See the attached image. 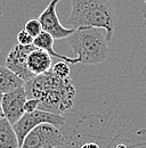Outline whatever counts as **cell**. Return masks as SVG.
I'll return each instance as SVG.
<instances>
[{
    "label": "cell",
    "mask_w": 146,
    "mask_h": 148,
    "mask_svg": "<svg viewBox=\"0 0 146 148\" xmlns=\"http://www.w3.org/2000/svg\"><path fill=\"white\" fill-rule=\"evenodd\" d=\"M28 98L39 100V110L63 115L74 106L76 90L70 77H58L52 71L24 83Z\"/></svg>",
    "instance_id": "1"
},
{
    "label": "cell",
    "mask_w": 146,
    "mask_h": 148,
    "mask_svg": "<svg viewBox=\"0 0 146 148\" xmlns=\"http://www.w3.org/2000/svg\"><path fill=\"white\" fill-rule=\"evenodd\" d=\"M72 9L69 24L72 29L97 27L106 31L107 39H113L115 30V10L110 0H71Z\"/></svg>",
    "instance_id": "2"
},
{
    "label": "cell",
    "mask_w": 146,
    "mask_h": 148,
    "mask_svg": "<svg viewBox=\"0 0 146 148\" xmlns=\"http://www.w3.org/2000/svg\"><path fill=\"white\" fill-rule=\"evenodd\" d=\"M76 54L80 64L98 65L110 55L106 31L97 27H80L65 39Z\"/></svg>",
    "instance_id": "3"
},
{
    "label": "cell",
    "mask_w": 146,
    "mask_h": 148,
    "mask_svg": "<svg viewBox=\"0 0 146 148\" xmlns=\"http://www.w3.org/2000/svg\"><path fill=\"white\" fill-rule=\"evenodd\" d=\"M66 136L53 124H40L32 130L18 148H57L66 146Z\"/></svg>",
    "instance_id": "4"
},
{
    "label": "cell",
    "mask_w": 146,
    "mask_h": 148,
    "mask_svg": "<svg viewBox=\"0 0 146 148\" xmlns=\"http://www.w3.org/2000/svg\"><path fill=\"white\" fill-rule=\"evenodd\" d=\"M67 120L63 115H58L54 113H49L41 110H36L32 113H24L23 116L13 125V129L16 133L18 140V146L23 144L24 138L40 124H53L57 128H62L66 124Z\"/></svg>",
    "instance_id": "5"
},
{
    "label": "cell",
    "mask_w": 146,
    "mask_h": 148,
    "mask_svg": "<svg viewBox=\"0 0 146 148\" xmlns=\"http://www.w3.org/2000/svg\"><path fill=\"white\" fill-rule=\"evenodd\" d=\"M62 0H50L46 9L40 14L39 22L41 24L42 31L49 33L55 40L66 39L69 36H71L75 29L72 27H65L62 25L61 21L57 15V5Z\"/></svg>",
    "instance_id": "6"
},
{
    "label": "cell",
    "mask_w": 146,
    "mask_h": 148,
    "mask_svg": "<svg viewBox=\"0 0 146 148\" xmlns=\"http://www.w3.org/2000/svg\"><path fill=\"white\" fill-rule=\"evenodd\" d=\"M34 48V45L22 46L17 43L9 50L6 57V67L21 77L24 82H28L34 77V75L28 69V56Z\"/></svg>",
    "instance_id": "7"
},
{
    "label": "cell",
    "mask_w": 146,
    "mask_h": 148,
    "mask_svg": "<svg viewBox=\"0 0 146 148\" xmlns=\"http://www.w3.org/2000/svg\"><path fill=\"white\" fill-rule=\"evenodd\" d=\"M28 97L25 92V88L19 87L10 92L3 93L1 99V107L3 117L14 125L24 114V104Z\"/></svg>",
    "instance_id": "8"
},
{
    "label": "cell",
    "mask_w": 146,
    "mask_h": 148,
    "mask_svg": "<svg viewBox=\"0 0 146 148\" xmlns=\"http://www.w3.org/2000/svg\"><path fill=\"white\" fill-rule=\"evenodd\" d=\"M53 59L47 51L34 48L28 56V69L34 76L41 75L52 70Z\"/></svg>",
    "instance_id": "9"
},
{
    "label": "cell",
    "mask_w": 146,
    "mask_h": 148,
    "mask_svg": "<svg viewBox=\"0 0 146 148\" xmlns=\"http://www.w3.org/2000/svg\"><path fill=\"white\" fill-rule=\"evenodd\" d=\"M54 42L55 39L49 33L47 32H41L36 38H34L33 40V45L36 46V48H40L45 51H47L52 57H56V58H59L62 62H66L67 64H80V60L78 59V57H67V56L61 55L58 54L57 51L54 50Z\"/></svg>",
    "instance_id": "10"
},
{
    "label": "cell",
    "mask_w": 146,
    "mask_h": 148,
    "mask_svg": "<svg viewBox=\"0 0 146 148\" xmlns=\"http://www.w3.org/2000/svg\"><path fill=\"white\" fill-rule=\"evenodd\" d=\"M24 81L6 66H0V93L10 92L24 86Z\"/></svg>",
    "instance_id": "11"
},
{
    "label": "cell",
    "mask_w": 146,
    "mask_h": 148,
    "mask_svg": "<svg viewBox=\"0 0 146 148\" xmlns=\"http://www.w3.org/2000/svg\"><path fill=\"white\" fill-rule=\"evenodd\" d=\"M18 147L17 137L13 125L5 117H0V148Z\"/></svg>",
    "instance_id": "12"
},
{
    "label": "cell",
    "mask_w": 146,
    "mask_h": 148,
    "mask_svg": "<svg viewBox=\"0 0 146 148\" xmlns=\"http://www.w3.org/2000/svg\"><path fill=\"white\" fill-rule=\"evenodd\" d=\"M53 73L58 76V77H62V79H65V77H70V74H71V69H70V64H67L66 62H57L56 64H54L52 66V70H50Z\"/></svg>",
    "instance_id": "13"
},
{
    "label": "cell",
    "mask_w": 146,
    "mask_h": 148,
    "mask_svg": "<svg viewBox=\"0 0 146 148\" xmlns=\"http://www.w3.org/2000/svg\"><path fill=\"white\" fill-rule=\"evenodd\" d=\"M24 31H26L31 37L36 38L41 32H42V27H41V24L39 22V19H29L26 23H25V26H24Z\"/></svg>",
    "instance_id": "14"
},
{
    "label": "cell",
    "mask_w": 146,
    "mask_h": 148,
    "mask_svg": "<svg viewBox=\"0 0 146 148\" xmlns=\"http://www.w3.org/2000/svg\"><path fill=\"white\" fill-rule=\"evenodd\" d=\"M33 38L31 37L26 31L22 30L19 31L17 34V41L18 45H22V46H29V45H33Z\"/></svg>",
    "instance_id": "15"
},
{
    "label": "cell",
    "mask_w": 146,
    "mask_h": 148,
    "mask_svg": "<svg viewBox=\"0 0 146 148\" xmlns=\"http://www.w3.org/2000/svg\"><path fill=\"white\" fill-rule=\"evenodd\" d=\"M39 110V100L34 98H28L24 104V113H32Z\"/></svg>",
    "instance_id": "16"
},
{
    "label": "cell",
    "mask_w": 146,
    "mask_h": 148,
    "mask_svg": "<svg viewBox=\"0 0 146 148\" xmlns=\"http://www.w3.org/2000/svg\"><path fill=\"white\" fill-rule=\"evenodd\" d=\"M79 148H102V146L95 141H86L83 143Z\"/></svg>",
    "instance_id": "17"
},
{
    "label": "cell",
    "mask_w": 146,
    "mask_h": 148,
    "mask_svg": "<svg viewBox=\"0 0 146 148\" xmlns=\"http://www.w3.org/2000/svg\"><path fill=\"white\" fill-rule=\"evenodd\" d=\"M1 99H2V93H0V117H3V114H2V107H1Z\"/></svg>",
    "instance_id": "18"
},
{
    "label": "cell",
    "mask_w": 146,
    "mask_h": 148,
    "mask_svg": "<svg viewBox=\"0 0 146 148\" xmlns=\"http://www.w3.org/2000/svg\"><path fill=\"white\" fill-rule=\"evenodd\" d=\"M115 148H128V147H127V145H126V144L120 143V144H118V145L115 146Z\"/></svg>",
    "instance_id": "19"
},
{
    "label": "cell",
    "mask_w": 146,
    "mask_h": 148,
    "mask_svg": "<svg viewBox=\"0 0 146 148\" xmlns=\"http://www.w3.org/2000/svg\"><path fill=\"white\" fill-rule=\"evenodd\" d=\"M57 148H66V146H65V147H57Z\"/></svg>",
    "instance_id": "20"
},
{
    "label": "cell",
    "mask_w": 146,
    "mask_h": 148,
    "mask_svg": "<svg viewBox=\"0 0 146 148\" xmlns=\"http://www.w3.org/2000/svg\"><path fill=\"white\" fill-rule=\"evenodd\" d=\"M144 2H145V5H146V0H144Z\"/></svg>",
    "instance_id": "21"
}]
</instances>
